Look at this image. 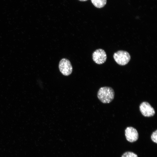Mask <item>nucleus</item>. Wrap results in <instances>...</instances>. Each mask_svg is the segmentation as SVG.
<instances>
[{
  "instance_id": "1",
  "label": "nucleus",
  "mask_w": 157,
  "mask_h": 157,
  "mask_svg": "<svg viewBox=\"0 0 157 157\" xmlns=\"http://www.w3.org/2000/svg\"><path fill=\"white\" fill-rule=\"evenodd\" d=\"M97 96L102 103L108 104L111 102L114 99L115 92L113 88L111 87H103L99 90Z\"/></svg>"
},
{
  "instance_id": "2",
  "label": "nucleus",
  "mask_w": 157,
  "mask_h": 157,
  "mask_svg": "<svg viewBox=\"0 0 157 157\" xmlns=\"http://www.w3.org/2000/svg\"><path fill=\"white\" fill-rule=\"evenodd\" d=\"M113 57L115 62L118 65L122 66L126 65L131 59L129 53L123 50H119L115 53Z\"/></svg>"
},
{
  "instance_id": "3",
  "label": "nucleus",
  "mask_w": 157,
  "mask_h": 157,
  "mask_svg": "<svg viewBox=\"0 0 157 157\" xmlns=\"http://www.w3.org/2000/svg\"><path fill=\"white\" fill-rule=\"evenodd\" d=\"M58 67L60 71L64 76H69L72 72L73 68L71 63L67 58L62 59L59 62Z\"/></svg>"
},
{
  "instance_id": "4",
  "label": "nucleus",
  "mask_w": 157,
  "mask_h": 157,
  "mask_svg": "<svg viewBox=\"0 0 157 157\" xmlns=\"http://www.w3.org/2000/svg\"><path fill=\"white\" fill-rule=\"evenodd\" d=\"M139 109L142 115L145 117H152L155 113L154 108L147 101H143L140 104Z\"/></svg>"
},
{
  "instance_id": "5",
  "label": "nucleus",
  "mask_w": 157,
  "mask_h": 157,
  "mask_svg": "<svg viewBox=\"0 0 157 157\" xmlns=\"http://www.w3.org/2000/svg\"><path fill=\"white\" fill-rule=\"evenodd\" d=\"M92 58L94 61L97 64H101L105 62L107 59L106 52L103 49H99L93 53Z\"/></svg>"
},
{
  "instance_id": "6",
  "label": "nucleus",
  "mask_w": 157,
  "mask_h": 157,
  "mask_svg": "<svg viewBox=\"0 0 157 157\" xmlns=\"http://www.w3.org/2000/svg\"><path fill=\"white\" fill-rule=\"evenodd\" d=\"M126 138L131 142L136 141L138 138V133L137 130L132 126L127 127L125 131Z\"/></svg>"
},
{
  "instance_id": "7",
  "label": "nucleus",
  "mask_w": 157,
  "mask_h": 157,
  "mask_svg": "<svg viewBox=\"0 0 157 157\" xmlns=\"http://www.w3.org/2000/svg\"><path fill=\"white\" fill-rule=\"evenodd\" d=\"M94 6L98 8H101L106 4L107 0H91Z\"/></svg>"
},
{
  "instance_id": "8",
  "label": "nucleus",
  "mask_w": 157,
  "mask_h": 157,
  "mask_svg": "<svg viewBox=\"0 0 157 157\" xmlns=\"http://www.w3.org/2000/svg\"><path fill=\"white\" fill-rule=\"evenodd\" d=\"M121 157H138L137 155L133 152L127 151L124 153Z\"/></svg>"
},
{
  "instance_id": "9",
  "label": "nucleus",
  "mask_w": 157,
  "mask_h": 157,
  "mask_svg": "<svg viewBox=\"0 0 157 157\" xmlns=\"http://www.w3.org/2000/svg\"><path fill=\"white\" fill-rule=\"evenodd\" d=\"M157 130H156L152 133L151 135V140L153 142L156 143H157Z\"/></svg>"
},
{
  "instance_id": "10",
  "label": "nucleus",
  "mask_w": 157,
  "mask_h": 157,
  "mask_svg": "<svg viewBox=\"0 0 157 157\" xmlns=\"http://www.w3.org/2000/svg\"><path fill=\"white\" fill-rule=\"evenodd\" d=\"M80 1H87L88 0H78Z\"/></svg>"
}]
</instances>
